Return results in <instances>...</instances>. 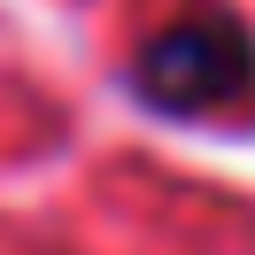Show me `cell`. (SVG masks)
Listing matches in <instances>:
<instances>
[{"label": "cell", "instance_id": "1", "mask_svg": "<svg viewBox=\"0 0 255 255\" xmlns=\"http://www.w3.org/2000/svg\"><path fill=\"white\" fill-rule=\"evenodd\" d=\"M131 93L155 116H255V31L232 8H193L131 54Z\"/></svg>", "mask_w": 255, "mask_h": 255}]
</instances>
